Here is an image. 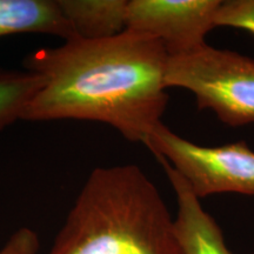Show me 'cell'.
Returning <instances> with one entry per match:
<instances>
[{"mask_svg": "<svg viewBox=\"0 0 254 254\" xmlns=\"http://www.w3.org/2000/svg\"><path fill=\"white\" fill-rule=\"evenodd\" d=\"M167 62L160 40L129 30L107 39L77 38L41 47L23 63L39 75L41 86L21 120L103 123L146 146L168 103Z\"/></svg>", "mask_w": 254, "mask_h": 254, "instance_id": "6da1fadb", "label": "cell"}, {"mask_svg": "<svg viewBox=\"0 0 254 254\" xmlns=\"http://www.w3.org/2000/svg\"><path fill=\"white\" fill-rule=\"evenodd\" d=\"M47 254H183L163 195L134 164L97 167Z\"/></svg>", "mask_w": 254, "mask_h": 254, "instance_id": "7a4b0ae2", "label": "cell"}, {"mask_svg": "<svg viewBox=\"0 0 254 254\" xmlns=\"http://www.w3.org/2000/svg\"><path fill=\"white\" fill-rule=\"evenodd\" d=\"M166 87L192 92L200 110L239 127L254 123V60L230 50L205 45L168 57Z\"/></svg>", "mask_w": 254, "mask_h": 254, "instance_id": "3957f363", "label": "cell"}, {"mask_svg": "<svg viewBox=\"0 0 254 254\" xmlns=\"http://www.w3.org/2000/svg\"><path fill=\"white\" fill-rule=\"evenodd\" d=\"M146 147L155 158L165 159L196 198L220 193L254 195V152L246 141L213 147L196 145L161 123Z\"/></svg>", "mask_w": 254, "mask_h": 254, "instance_id": "277c9868", "label": "cell"}, {"mask_svg": "<svg viewBox=\"0 0 254 254\" xmlns=\"http://www.w3.org/2000/svg\"><path fill=\"white\" fill-rule=\"evenodd\" d=\"M220 0H128L126 30L157 38L168 57L205 45Z\"/></svg>", "mask_w": 254, "mask_h": 254, "instance_id": "5b68a950", "label": "cell"}, {"mask_svg": "<svg viewBox=\"0 0 254 254\" xmlns=\"http://www.w3.org/2000/svg\"><path fill=\"white\" fill-rule=\"evenodd\" d=\"M157 159L163 165L177 198L174 226L183 254H233L225 243L218 222L205 211L189 184L165 159Z\"/></svg>", "mask_w": 254, "mask_h": 254, "instance_id": "8992f818", "label": "cell"}, {"mask_svg": "<svg viewBox=\"0 0 254 254\" xmlns=\"http://www.w3.org/2000/svg\"><path fill=\"white\" fill-rule=\"evenodd\" d=\"M46 34L64 41L77 39L58 0H0V38Z\"/></svg>", "mask_w": 254, "mask_h": 254, "instance_id": "52a82bcc", "label": "cell"}, {"mask_svg": "<svg viewBox=\"0 0 254 254\" xmlns=\"http://www.w3.org/2000/svg\"><path fill=\"white\" fill-rule=\"evenodd\" d=\"M128 0H58L75 37L85 40L112 38L126 31Z\"/></svg>", "mask_w": 254, "mask_h": 254, "instance_id": "ba28073f", "label": "cell"}, {"mask_svg": "<svg viewBox=\"0 0 254 254\" xmlns=\"http://www.w3.org/2000/svg\"><path fill=\"white\" fill-rule=\"evenodd\" d=\"M41 86L38 74L26 69L0 68V132L21 120L23 113Z\"/></svg>", "mask_w": 254, "mask_h": 254, "instance_id": "9c48e42d", "label": "cell"}, {"mask_svg": "<svg viewBox=\"0 0 254 254\" xmlns=\"http://www.w3.org/2000/svg\"><path fill=\"white\" fill-rule=\"evenodd\" d=\"M215 27L230 26L249 31L254 36V0L221 1L215 14Z\"/></svg>", "mask_w": 254, "mask_h": 254, "instance_id": "30bf717a", "label": "cell"}, {"mask_svg": "<svg viewBox=\"0 0 254 254\" xmlns=\"http://www.w3.org/2000/svg\"><path fill=\"white\" fill-rule=\"evenodd\" d=\"M39 249L40 240L37 232L30 227H20L0 247V254H38Z\"/></svg>", "mask_w": 254, "mask_h": 254, "instance_id": "8fae6325", "label": "cell"}]
</instances>
